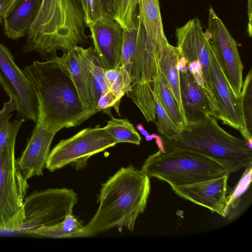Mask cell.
Wrapping results in <instances>:
<instances>
[{
    "label": "cell",
    "mask_w": 252,
    "mask_h": 252,
    "mask_svg": "<svg viewBox=\"0 0 252 252\" xmlns=\"http://www.w3.org/2000/svg\"><path fill=\"white\" fill-rule=\"evenodd\" d=\"M36 95L37 123L54 132L76 126L96 113L82 103L62 57L34 61L23 69Z\"/></svg>",
    "instance_id": "6da1fadb"
},
{
    "label": "cell",
    "mask_w": 252,
    "mask_h": 252,
    "mask_svg": "<svg viewBox=\"0 0 252 252\" xmlns=\"http://www.w3.org/2000/svg\"><path fill=\"white\" fill-rule=\"evenodd\" d=\"M150 178L132 165L123 167L102 184L97 211L85 225L86 237L116 227L133 231L137 218L146 208Z\"/></svg>",
    "instance_id": "7a4b0ae2"
},
{
    "label": "cell",
    "mask_w": 252,
    "mask_h": 252,
    "mask_svg": "<svg viewBox=\"0 0 252 252\" xmlns=\"http://www.w3.org/2000/svg\"><path fill=\"white\" fill-rule=\"evenodd\" d=\"M86 27L78 0H42L23 52L36 51L46 60L56 56L58 50L66 53L88 43Z\"/></svg>",
    "instance_id": "3957f363"
},
{
    "label": "cell",
    "mask_w": 252,
    "mask_h": 252,
    "mask_svg": "<svg viewBox=\"0 0 252 252\" xmlns=\"http://www.w3.org/2000/svg\"><path fill=\"white\" fill-rule=\"evenodd\" d=\"M215 117L187 125L175 139L161 137L164 152L188 150L202 155L221 166L226 174L252 165V150L247 142L225 131Z\"/></svg>",
    "instance_id": "277c9868"
},
{
    "label": "cell",
    "mask_w": 252,
    "mask_h": 252,
    "mask_svg": "<svg viewBox=\"0 0 252 252\" xmlns=\"http://www.w3.org/2000/svg\"><path fill=\"white\" fill-rule=\"evenodd\" d=\"M140 170L150 178H157L167 183L171 187L189 185L227 174L225 169L214 160L188 150L165 152L158 150L148 157Z\"/></svg>",
    "instance_id": "5b68a950"
},
{
    "label": "cell",
    "mask_w": 252,
    "mask_h": 252,
    "mask_svg": "<svg viewBox=\"0 0 252 252\" xmlns=\"http://www.w3.org/2000/svg\"><path fill=\"white\" fill-rule=\"evenodd\" d=\"M17 135L11 137L0 153V231H17L24 219L29 186L15 156Z\"/></svg>",
    "instance_id": "8992f818"
},
{
    "label": "cell",
    "mask_w": 252,
    "mask_h": 252,
    "mask_svg": "<svg viewBox=\"0 0 252 252\" xmlns=\"http://www.w3.org/2000/svg\"><path fill=\"white\" fill-rule=\"evenodd\" d=\"M77 202V194L72 189L53 188L35 191L25 198L24 221L17 231L33 235L41 226L56 224L67 215L73 213Z\"/></svg>",
    "instance_id": "52a82bcc"
},
{
    "label": "cell",
    "mask_w": 252,
    "mask_h": 252,
    "mask_svg": "<svg viewBox=\"0 0 252 252\" xmlns=\"http://www.w3.org/2000/svg\"><path fill=\"white\" fill-rule=\"evenodd\" d=\"M117 144L105 126L86 128L61 140L50 152L45 167L53 172L71 164L76 170L81 169L91 157Z\"/></svg>",
    "instance_id": "ba28073f"
},
{
    "label": "cell",
    "mask_w": 252,
    "mask_h": 252,
    "mask_svg": "<svg viewBox=\"0 0 252 252\" xmlns=\"http://www.w3.org/2000/svg\"><path fill=\"white\" fill-rule=\"evenodd\" d=\"M159 60L148 44L138 12L129 26L124 30L121 63L128 72L132 83L153 82L156 78Z\"/></svg>",
    "instance_id": "9c48e42d"
},
{
    "label": "cell",
    "mask_w": 252,
    "mask_h": 252,
    "mask_svg": "<svg viewBox=\"0 0 252 252\" xmlns=\"http://www.w3.org/2000/svg\"><path fill=\"white\" fill-rule=\"evenodd\" d=\"M205 33L223 73L235 95L239 97L243 83L244 65L237 44L211 7L209 9L208 28Z\"/></svg>",
    "instance_id": "30bf717a"
},
{
    "label": "cell",
    "mask_w": 252,
    "mask_h": 252,
    "mask_svg": "<svg viewBox=\"0 0 252 252\" xmlns=\"http://www.w3.org/2000/svg\"><path fill=\"white\" fill-rule=\"evenodd\" d=\"M0 85L17 105L19 118L37 123L38 102L32 85L3 44L0 43Z\"/></svg>",
    "instance_id": "8fae6325"
},
{
    "label": "cell",
    "mask_w": 252,
    "mask_h": 252,
    "mask_svg": "<svg viewBox=\"0 0 252 252\" xmlns=\"http://www.w3.org/2000/svg\"><path fill=\"white\" fill-rule=\"evenodd\" d=\"M176 37V47L180 51V56L184 57L188 63L194 61H198L200 63L206 88L216 106L213 94L210 64L212 47L199 19L194 18L184 26L177 28Z\"/></svg>",
    "instance_id": "7c38bea8"
},
{
    "label": "cell",
    "mask_w": 252,
    "mask_h": 252,
    "mask_svg": "<svg viewBox=\"0 0 252 252\" xmlns=\"http://www.w3.org/2000/svg\"><path fill=\"white\" fill-rule=\"evenodd\" d=\"M90 31L94 52L104 69L121 63L124 29L115 20L105 17L87 25Z\"/></svg>",
    "instance_id": "4fadbf2b"
},
{
    "label": "cell",
    "mask_w": 252,
    "mask_h": 252,
    "mask_svg": "<svg viewBox=\"0 0 252 252\" xmlns=\"http://www.w3.org/2000/svg\"><path fill=\"white\" fill-rule=\"evenodd\" d=\"M210 64L213 94L218 109V119L241 133L244 126L240 98L235 95L223 73L213 48Z\"/></svg>",
    "instance_id": "5bb4252c"
},
{
    "label": "cell",
    "mask_w": 252,
    "mask_h": 252,
    "mask_svg": "<svg viewBox=\"0 0 252 252\" xmlns=\"http://www.w3.org/2000/svg\"><path fill=\"white\" fill-rule=\"evenodd\" d=\"M180 94L187 125L200 122L208 116L218 119V110L208 91L194 80L188 69L179 72Z\"/></svg>",
    "instance_id": "9a60e30c"
},
{
    "label": "cell",
    "mask_w": 252,
    "mask_h": 252,
    "mask_svg": "<svg viewBox=\"0 0 252 252\" xmlns=\"http://www.w3.org/2000/svg\"><path fill=\"white\" fill-rule=\"evenodd\" d=\"M228 177L226 174L189 185L172 187L171 189L180 197L224 217Z\"/></svg>",
    "instance_id": "2e32d148"
},
{
    "label": "cell",
    "mask_w": 252,
    "mask_h": 252,
    "mask_svg": "<svg viewBox=\"0 0 252 252\" xmlns=\"http://www.w3.org/2000/svg\"><path fill=\"white\" fill-rule=\"evenodd\" d=\"M56 133L36 123L25 149L17 159L20 169L28 180L43 175V170Z\"/></svg>",
    "instance_id": "e0dca14e"
},
{
    "label": "cell",
    "mask_w": 252,
    "mask_h": 252,
    "mask_svg": "<svg viewBox=\"0 0 252 252\" xmlns=\"http://www.w3.org/2000/svg\"><path fill=\"white\" fill-rule=\"evenodd\" d=\"M138 17L148 44L161 58L170 44L163 30L159 0H139Z\"/></svg>",
    "instance_id": "ac0fdd59"
},
{
    "label": "cell",
    "mask_w": 252,
    "mask_h": 252,
    "mask_svg": "<svg viewBox=\"0 0 252 252\" xmlns=\"http://www.w3.org/2000/svg\"><path fill=\"white\" fill-rule=\"evenodd\" d=\"M42 0H19L4 19V34L17 40L26 36L39 10Z\"/></svg>",
    "instance_id": "d6986e66"
},
{
    "label": "cell",
    "mask_w": 252,
    "mask_h": 252,
    "mask_svg": "<svg viewBox=\"0 0 252 252\" xmlns=\"http://www.w3.org/2000/svg\"><path fill=\"white\" fill-rule=\"evenodd\" d=\"M74 49L87 76L91 109L97 111L96 107L98 99L102 94L108 91L104 79V69L94 52L93 47L85 48L82 46H76Z\"/></svg>",
    "instance_id": "ffe728a7"
},
{
    "label": "cell",
    "mask_w": 252,
    "mask_h": 252,
    "mask_svg": "<svg viewBox=\"0 0 252 252\" xmlns=\"http://www.w3.org/2000/svg\"><path fill=\"white\" fill-rule=\"evenodd\" d=\"M245 169L238 182L226 195L223 218L230 221L240 216L251 202L252 165Z\"/></svg>",
    "instance_id": "44dd1931"
},
{
    "label": "cell",
    "mask_w": 252,
    "mask_h": 252,
    "mask_svg": "<svg viewBox=\"0 0 252 252\" xmlns=\"http://www.w3.org/2000/svg\"><path fill=\"white\" fill-rule=\"evenodd\" d=\"M180 57V53L178 48L169 44L159 62V69L164 77L185 119L181 98L179 71L177 67Z\"/></svg>",
    "instance_id": "7402d4cb"
},
{
    "label": "cell",
    "mask_w": 252,
    "mask_h": 252,
    "mask_svg": "<svg viewBox=\"0 0 252 252\" xmlns=\"http://www.w3.org/2000/svg\"><path fill=\"white\" fill-rule=\"evenodd\" d=\"M61 57L71 75L84 106L89 110H93L91 109V94L87 76L74 48L63 53Z\"/></svg>",
    "instance_id": "603a6c76"
},
{
    "label": "cell",
    "mask_w": 252,
    "mask_h": 252,
    "mask_svg": "<svg viewBox=\"0 0 252 252\" xmlns=\"http://www.w3.org/2000/svg\"><path fill=\"white\" fill-rule=\"evenodd\" d=\"M33 235L54 238L86 237L85 226L73 215H67L61 222L51 226H42Z\"/></svg>",
    "instance_id": "cb8c5ba5"
},
{
    "label": "cell",
    "mask_w": 252,
    "mask_h": 252,
    "mask_svg": "<svg viewBox=\"0 0 252 252\" xmlns=\"http://www.w3.org/2000/svg\"><path fill=\"white\" fill-rule=\"evenodd\" d=\"M153 88L156 91L163 107L175 125L181 130L185 128L187 126L186 122L159 69L157 78L153 82Z\"/></svg>",
    "instance_id": "d4e9b609"
},
{
    "label": "cell",
    "mask_w": 252,
    "mask_h": 252,
    "mask_svg": "<svg viewBox=\"0 0 252 252\" xmlns=\"http://www.w3.org/2000/svg\"><path fill=\"white\" fill-rule=\"evenodd\" d=\"M153 83H132L130 90L126 94L131 98L148 122L156 121L155 99L152 93Z\"/></svg>",
    "instance_id": "484cf974"
},
{
    "label": "cell",
    "mask_w": 252,
    "mask_h": 252,
    "mask_svg": "<svg viewBox=\"0 0 252 252\" xmlns=\"http://www.w3.org/2000/svg\"><path fill=\"white\" fill-rule=\"evenodd\" d=\"M252 69L243 81L239 97L243 116V130L241 133L250 148L252 146Z\"/></svg>",
    "instance_id": "4316f807"
},
{
    "label": "cell",
    "mask_w": 252,
    "mask_h": 252,
    "mask_svg": "<svg viewBox=\"0 0 252 252\" xmlns=\"http://www.w3.org/2000/svg\"><path fill=\"white\" fill-rule=\"evenodd\" d=\"M104 79L108 90L121 100L130 90L132 80L122 63L113 69H104Z\"/></svg>",
    "instance_id": "83f0119b"
},
{
    "label": "cell",
    "mask_w": 252,
    "mask_h": 252,
    "mask_svg": "<svg viewBox=\"0 0 252 252\" xmlns=\"http://www.w3.org/2000/svg\"><path fill=\"white\" fill-rule=\"evenodd\" d=\"M111 119L105 126L108 132L119 143L140 144L141 138L133 125L126 119H118L110 116Z\"/></svg>",
    "instance_id": "f1b7e54d"
},
{
    "label": "cell",
    "mask_w": 252,
    "mask_h": 252,
    "mask_svg": "<svg viewBox=\"0 0 252 252\" xmlns=\"http://www.w3.org/2000/svg\"><path fill=\"white\" fill-rule=\"evenodd\" d=\"M152 92L155 99L157 119L154 122L158 132L160 136L169 139L176 138L180 135L181 130L175 125L163 107L153 86Z\"/></svg>",
    "instance_id": "f546056e"
},
{
    "label": "cell",
    "mask_w": 252,
    "mask_h": 252,
    "mask_svg": "<svg viewBox=\"0 0 252 252\" xmlns=\"http://www.w3.org/2000/svg\"><path fill=\"white\" fill-rule=\"evenodd\" d=\"M139 0H122L115 18L124 30L126 29L132 22L137 12Z\"/></svg>",
    "instance_id": "4dcf8cb0"
},
{
    "label": "cell",
    "mask_w": 252,
    "mask_h": 252,
    "mask_svg": "<svg viewBox=\"0 0 252 252\" xmlns=\"http://www.w3.org/2000/svg\"><path fill=\"white\" fill-rule=\"evenodd\" d=\"M9 119L6 118L0 121V153L11 137L15 134H18L24 121L21 119L11 122Z\"/></svg>",
    "instance_id": "1f68e13d"
},
{
    "label": "cell",
    "mask_w": 252,
    "mask_h": 252,
    "mask_svg": "<svg viewBox=\"0 0 252 252\" xmlns=\"http://www.w3.org/2000/svg\"><path fill=\"white\" fill-rule=\"evenodd\" d=\"M78 1L83 11L86 26L103 16L100 0H78Z\"/></svg>",
    "instance_id": "d6a6232c"
},
{
    "label": "cell",
    "mask_w": 252,
    "mask_h": 252,
    "mask_svg": "<svg viewBox=\"0 0 252 252\" xmlns=\"http://www.w3.org/2000/svg\"><path fill=\"white\" fill-rule=\"evenodd\" d=\"M120 101L121 99H119L112 92L108 90L99 97L96 107V110L98 112L103 110L104 113L111 116L112 115L110 108L113 107L115 109L117 113L120 115L119 113Z\"/></svg>",
    "instance_id": "836d02e7"
},
{
    "label": "cell",
    "mask_w": 252,
    "mask_h": 252,
    "mask_svg": "<svg viewBox=\"0 0 252 252\" xmlns=\"http://www.w3.org/2000/svg\"><path fill=\"white\" fill-rule=\"evenodd\" d=\"M122 0H100L103 17L115 20Z\"/></svg>",
    "instance_id": "e575fe53"
},
{
    "label": "cell",
    "mask_w": 252,
    "mask_h": 252,
    "mask_svg": "<svg viewBox=\"0 0 252 252\" xmlns=\"http://www.w3.org/2000/svg\"><path fill=\"white\" fill-rule=\"evenodd\" d=\"M19 0H0V23L11 12Z\"/></svg>",
    "instance_id": "d590c367"
},
{
    "label": "cell",
    "mask_w": 252,
    "mask_h": 252,
    "mask_svg": "<svg viewBox=\"0 0 252 252\" xmlns=\"http://www.w3.org/2000/svg\"><path fill=\"white\" fill-rule=\"evenodd\" d=\"M248 25L247 32L250 37L252 34V0H248Z\"/></svg>",
    "instance_id": "8d00e7d4"
},
{
    "label": "cell",
    "mask_w": 252,
    "mask_h": 252,
    "mask_svg": "<svg viewBox=\"0 0 252 252\" xmlns=\"http://www.w3.org/2000/svg\"><path fill=\"white\" fill-rule=\"evenodd\" d=\"M188 68L190 73L196 71L202 72V65L198 61H194L188 63Z\"/></svg>",
    "instance_id": "74e56055"
},
{
    "label": "cell",
    "mask_w": 252,
    "mask_h": 252,
    "mask_svg": "<svg viewBox=\"0 0 252 252\" xmlns=\"http://www.w3.org/2000/svg\"><path fill=\"white\" fill-rule=\"evenodd\" d=\"M136 128L138 130L140 131V132L145 136L146 140L147 141H150L153 139V137L152 134H150L147 130L145 129L143 126L139 124L136 126Z\"/></svg>",
    "instance_id": "f35d334b"
},
{
    "label": "cell",
    "mask_w": 252,
    "mask_h": 252,
    "mask_svg": "<svg viewBox=\"0 0 252 252\" xmlns=\"http://www.w3.org/2000/svg\"><path fill=\"white\" fill-rule=\"evenodd\" d=\"M153 138L155 139L156 143L157 144L159 150L161 151L162 152H164L163 146H162V139L160 136L156 134H152Z\"/></svg>",
    "instance_id": "ab89813d"
},
{
    "label": "cell",
    "mask_w": 252,
    "mask_h": 252,
    "mask_svg": "<svg viewBox=\"0 0 252 252\" xmlns=\"http://www.w3.org/2000/svg\"><path fill=\"white\" fill-rule=\"evenodd\" d=\"M3 117L1 113V112L0 111V121L3 120Z\"/></svg>",
    "instance_id": "60d3db41"
}]
</instances>
